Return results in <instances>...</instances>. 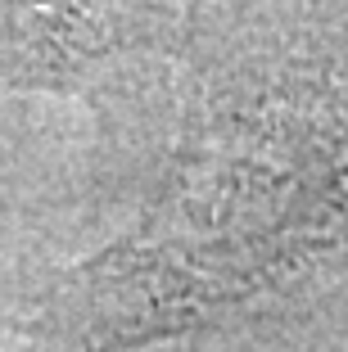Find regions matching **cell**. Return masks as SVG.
I'll list each match as a JSON object with an SVG mask.
<instances>
[{
  "instance_id": "obj_1",
  "label": "cell",
  "mask_w": 348,
  "mask_h": 352,
  "mask_svg": "<svg viewBox=\"0 0 348 352\" xmlns=\"http://www.w3.org/2000/svg\"><path fill=\"white\" fill-rule=\"evenodd\" d=\"M63 63L59 0H0V82L54 73Z\"/></svg>"
}]
</instances>
